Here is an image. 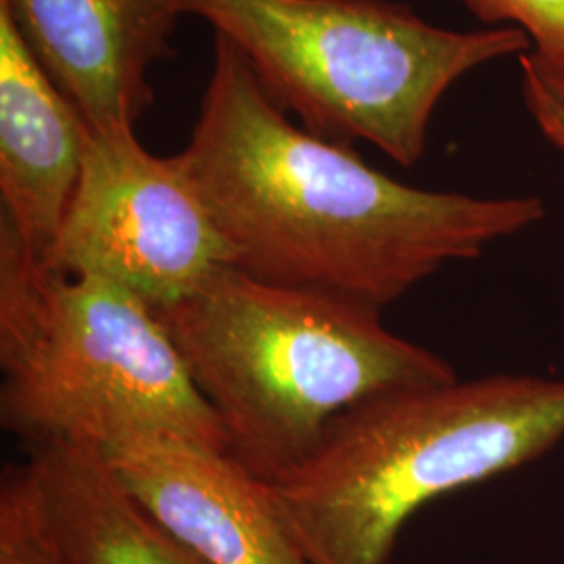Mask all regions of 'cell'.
Instances as JSON below:
<instances>
[{
    "label": "cell",
    "instance_id": "cell-1",
    "mask_svg": "<svg viewBox=\"0 0 564 564\" xmlns=\"http://www.w3.org/2000/svg\"><path fill=\"white\" fill-rule=\"evenodd\" d=\"M176 158L239 270L379 310L545 214L538 197L487 199L389 178L351 147L291 123L223 36Z\"/></svg>",
    "mask_w": 564,
    "mask_h": 564
},
{
    "label": "cell",
    "instance_id": "cell-2",
    "mask_svg": "<svg viewBox=\"0 0 564 564\" xmlns=\"http://www.w3.org/2000/svg\"><path fill=\"white\" fill-rule=\"evenodd\" d=\"M381 314L237 265L158 312L220 419L228 452L268 484L300 466L358 403L458 379L447 360L391 333Z\"/></svg>",
    "mask_w": 564,
    "mask_h": 564
},
{
    "label": "cell",
    "instance_id": "cell-3",
    "mask_svg": "<svg viewBox=\"0 0 564 564\" xmlns=\"http://www.w3.org/2000/svg\"><path fill=\"white\" fill-rule=\"evenodd\" d=\"M564 440V379L489 375L370 398L270 481L312 564H387L423 506L540 458Z\"/></svg>",
    "mask_w": 564,
    "mask_h": 564
},
{
    "label": "cell",
    "instance_id": "cell-4",
    "mask_svg": "<svg viewBox=\"0 0 564 564\" xmlns=\"http://www.w3.org/2000/svg\"><path fill=\"white\" fill-rule=\"evenodd\" d=\"M0 419L30 444L172 433L228 449L158 312L46 265L0 218Z\"/></svg>",
    "mask_w": 564,
    "mask_h": 564
},
{
    "label": "cell",
    "instance_id": "cell-5",
    "mask_svg": "<svg viewBox=\"0 0 564 564\" xmlns=\"http://www.w3.org/2000/svg\"><path fill=\"white\" fill-rule=\"evenodd\" d=\"M230 42L272 101L321 139L366 141L400 165L424 155L447 88L523 53L519 28L456 32L389 0H176Z\"/></svg>",
    "mask_w": 564,
    "mask_h": 564
},
{
    "label": "cell",
    "instance_id": "cell-6",
    "mask_svg": "<svg viewBox=\"0 0 564 564\" xmlns=\"http://www.w3.org/2000/svg\"><path fill=\"white\" fill-rule=\"evenodd\" d=\"M44 263L113 282L160 312L235 258L176 155L149 153L134 128L90 126L76 195Z\"/></svg>",
    "mask_w": 564,
    "mask_h": 564
},
{
    "label": "cell",
    "instance_id": "cell-7",
    "mask_svg": "<svg viewBox=\"0 0 564 564\" xmlns=\"http://www.w3.org/2000/svg\"><path fill=\"white\" fill-rule=\"evenodd\" d=\"M126 489L205 564H312L268 481L228 449L172 433L99 447Z\"/></svg>",
    "mask_w": 564,
    "mask_h": 564
},
{
    "label": "cell",
    "instance_id": "cell-8",
    "mask_svg": "<svg viewBox=\"0 0 564 564\" xmlns=\"http://www.w3.org/2000/svg\"><path fill=\"white\" fill-rule=\"evenodd\" d=\"M42 69L97 130L134 128L149 72L172 55L176 0H0Z\"/></svg>",
    "mask_w": 564,
    "mask_h": 564
},
{
    "label": "cell",
    "instance_id": "cell-9",
    "mask_svg": "<svg viewBox=\"0 0 564 564\" xmlns=\"http://www.w3.org/2000/svg\"><path fill=\"white\" fill-rule=\"evenodd\" d=\"M90 123L21 41L0 9L2 218L48 258L80 182Z\"/></svg>",
    "mask_w": 564,
    "mask_h": 564
},
{
    "label": "cell",
    "instance_id": "cell-10",
    "mask_svg": "<svg viewBox=\"0 0 564 564\" xmlns=\"http://www.w3.org/2000/svg\"><path fill=\"white\" fill-rule=\"evenodd\" d=\"M28 466L65 564H205L126 489L97 445L34 444Z\"/></svg>",
    "mask_w": 564,
    "mask_h": 564
},
{
    "label": "cell",
    "instance_id": "cell-11",
    "mask_svg": "<svg viewBox=\"0 0 564 564\" xmlns=\"http://www.w3.org/2000/svg\"><path fill=\"white\" fill-rule=\"evenodd\" d=\"M0 564H65L28 463L9 466L0 484Z\"/></svg>",
    "mask_w": 564,
    "mask_h": 564
},
{
    "label": "cell",
    "instance_id": "cell-12",
    "mask_svg": "<svg viewBox=\"0 0 564 564\" xmlns=\"http://www.w3.org/2000/svg\"><path fill=\"white\" fill-rule=\"evenodd\" d=\"M484 23L512 21L529 36L533 53L564 65V0H458Z\"/></svg>",
    "mask_w": 564,
    "mask_h": 564
},
{
    "label": "cell",
    "instance_id": "cell-13",
    "mask_svg": "<svg viewBox=\"0 0 564 564\" xmlns=\"http://www.w3.org/2000/svg\"><path fill=\"white\" fill-rule=\"evenodd\" d=\"M523 93L533 120L564 153V65L524 55Z\"/></svg>",
    "mask_w": 564,
    "mask_h": 564
}]
</instances>
